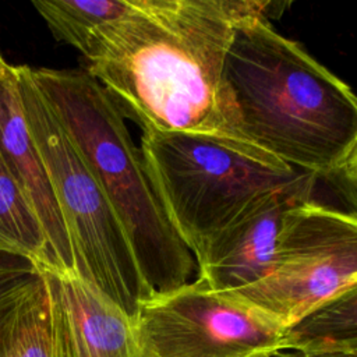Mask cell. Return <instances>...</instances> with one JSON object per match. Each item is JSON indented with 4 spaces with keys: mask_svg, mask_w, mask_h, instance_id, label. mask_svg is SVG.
I'll return each instance as SVG.
<instances>
[{
    "mask_svg": "<svg viewBox=\"0 0 357 357\" xmlns=\"http://www.w3.org/2000/svg\"><path fill=\"white\" fill-rule=\"evenodd\" d=\"M8 255L21 257L20 252H18L13 245H10L7 241H4V240L0 238V262H1L6 257H8ZM21 258H22V257H21Z\"/></svg>",
    "mask_w": 357,
    "mask_h": 357,
    "instance_id": "17",
    "label": "cell"
},
{
    "mask_svg": "<svg viewBox=\"0 0 357 357\" xmlns=\"http://www.w3.org/2000/svg\"><path fill=\"white\" fill-rule=\"evenodd\" d=\"M324 357H357V351L347 353V354H324Z\"/></svg>",
    "mask_w": 357,
    "mask_h": 357,
    "instance_id": "19",
    "label": "cell"
},
{
    "mask_svg": "<svg viewBox=\"0 0 357 357\" xmlns=\"http://www.w3.org/2000/svg\"><path fill=\"white\" fill-rule=\"evenodd\" d=\"M283 357H324V356H308V354H301L296 351H289V353H284Z\"/></svg>",
    "mask_w": 357,
    "mask_h": 357,
    "instance_id": "18",
    "label": "cell"
},
{
    "mask_svg": "<svg viewBox=\"0 0 357 357\" xmlns=\"http://www.w3.org/2000/svg\"><path fill=\"white\" fill-rule=\"evenodd\" d=\"M0 238L13 245L22 258L40 268L54 271L42 223L21 190L7 170L0 156Z\"/></svg>",
    "mask_w": 357,
    "mask_h": 357,
    "instance_id": "13",
    "label": "cell"
},
{
    "mask_svg": "<svg viewBox=\"0 0 357 357\" xmlns=\"http://www.w3.org/2000/svg\"><path fill=\"white\" fill-rule=\"evenodd\" d=\"M356 148H357V146H356ZM356 148H354V149H356Z\"/></svg>",
    "mask_w": 357,
    "mask_h": 357,
    "instance_id": "20",
    "label": "cell"
},
{
    "mask_svg": "<svg viewBox=\"0 0 357 357\" xmlns=\"http://www.w3.org/2000/svg\"><path fill=\"white\" fill-rule=\"evenodd\" d=\"M24 113L61 211L75 275L93 284L132 319L155 294L98 180L35 85L31 67L17 66Z\"/></svg>",
    "mask_w": 357,
    "mask_h": 357,
    "instance_id": "5",
    "label": "cell"
},
{
    "mask_svg": "<svg viewBox=\"0 0 357 357\" xmlns=\"http://www.w3.org/2000/svg\"><path fill=\"white\" fill-rule=\"evenodd\" d=\"M346 174L311 184L265 192L250 201L218 230L195 257L198 279L212 290L230 293L257 283L271 271L284 213L298 202L314 201L346 209L337 202L336 183ZM349 211V209H346Z\"/></svg>",
    "mask_w": 357,
    "mask_h": 357,
    "instance_id": "8",
    "label": "cell"
},
{
    "mask_svg": "<svg viewBox=\"0 0 357 357\" xmlns=\"http://www.w3.org/2000/svg\"><path fill=\"white\" fill-rule=\"evenodd\" d=\"M0 156L33 206L45 230L54 271L75 275L68 231L50 177L24 113L17 66L0 54Z\"/></svg>",
    "mask_w": 357,
    "mask_h": 357,
    "instance_id": "10",
    "label": "cell"
},
{
    "mask_svg": "<svg viewBox=\"0 0 357 357\" xmlns=\"http://www.w3.org/2000/svg\"><path fill=\"white\" fill-rule=\"evenodd\" d=\"M287 3L255 0H137L103 25L82 52L85 71L142 132L227 135L220 109L226 54L250 15L279 17Z\"/></svg>",
    "mask_w": 357,
    "mask_h": 357,
    "instance_id": "1",
    "label": "cell"
},
{
    "mask_svg": "<svg viewBox=\"0 0 357 357\" xmlns=\"http://www.w3.org/2000/svg\"><path fill=\"white\" fill-rule=\"evenodd\" d=\"M344 174L349 178V181L357 187V148L351 152L346 166H344Z\"/></svg>",
    "mask_w": 357,
    "mask_h": 357,
    "instance_id": "16",
    "label": "cell"
},
{
    "mask_svg": "<svg viewBox=\"0 0 357 357\" xmlns=\"http://www.w3.org/2000/svg\"><path fill=\"white\" fill-rule=\"evenodd\" d=\"M357 284V212L321 202L287 209L271 271L227 294L289 328Z\"/></svg>",
    "mask_w": 357,
    "mask_h": 357,
    "instance_id": "6",
    "label": "cell"
},
{
    "mask_svg": "<svg viewBox=\"0 0 357 357\" xmlns=\"http://www.w3.org/2000/svg\"><path fill=\"white\" fill-rule=\"evenodd\" d=\"M32 4L57 40L82 53L99 28L131 14L137 0H33Z\"/></svg>",
    "mask_w": 357,
    "mask_h": 357,
    "instance_id": "12",
    "label": "cell"
},
{
    "mask_svg": "<svg viewBox=\"0 0 357 357\" xmlns=\"http://www.w3.org/2000/svg\"><path fill=\"white\" fill-rule=\"evenodd\" d=\"M284 350L308 356L357 351V284L289 326Z\"/></svg>",
    "mask_w": 357,
    "mask_h": 357,
    "instance_id": "11",
    "label": "cell"
},
{
    "mask_svg": "<svg viewBox=\"0 0 357 357\" xmlns=\"http://www.w3.org/2000/svg\"><path fill=\"white\" fill-rule=\"evenodd\" d=\"M139 149L167 216L194 258L254 198L329 177L297 170L220 134L148 131Z\"/></svg>",
    "mask_w": 357,
    "mask_h": 357,
    "instance_id": "4",
    "label": "cell"
},
{
    "mask_svg": "<svg viewBox=\"0 0 357 357\" xmlns=\"http://www.w3.org/2000/svg\"><path fill=\"white\" fill-rule=\"evenodd\" d=\"M220 109L227 134L303 172L335 176L357 146V95L266 15L236 28Z\"/></svg>",
    "mask_w": 357,
    "mask_h": 357,
    "instance_id": "2",
    "label": "cell"
},
{
    "mask_svg": "<svg viewBox=\"0 0 357 357\" xmlns=\"http://www.w3.org/2000/svg\"><path fill=\"white\" fill-rule=\"evenodd\" d=\"M0 357H56L43 276L0 326Z\"/></svg>",
    "mask_w": 357,
    "mask_h": 357,
    "instance_id": "14",
    "label": "cell"
},
{
    "mask_svg": "<svg viewBox=\"0 0 357 357\" xmlns=\"http://www.w3.org/2000/svg\"><path fill=\"white\" fill-rule=\"evenodd\" d=\"M134 325L139 357H273L287 329L198 278L142 301Z\"/></svg>",
    "mask_w": 357,
    "mask_h": 357,
    "instance_id": "7",
    "label": "cell"
},
{
    "mask_svg": "<svg viewBox=\"0 0 357 357\" xmlns=\"http://www.w3.org/2000/svg\"><path fill=\"white\" fill-rule=\"evenodd\" d=\"M40 280L39 266L26 258L8 255L0 262V326Z\"/></svg>",
    "mask_w": 357,
    "mask_h": 357,
    "instance_id": "15",
    "label": "cell"
},
{
    "mask_svg": "<svg viewBox=\"0 0 357 357\" xmlns=\"http://www.w3.org/2000/svg\"><path fill=\"white\" fill-rule=\"evenodd\" d=\"M31 75L107 197L149 287L166 293L188 283L195 258L172 225L110 95L85 70L31 68Z\"/></svg>",
    "mask_w": 357,
    "mask_h": 357,
    "instance_id": "3",
    "label": "cell"
},
{
    "mask_svg": "<svg viewBox=\"0 0 357 357\" xmlns=\"http://www.w3.org/2000/svg\"><path fill=\"white\" fill-rule=\"evenodd\" d=\"M56 357H139L134 319L78 275L40 268Z\"/></svg>",
    "mask_w": 357,
    "mask_h": 357,
    "instance_id": "9",
    "label": "cell"
}]
</instances>
